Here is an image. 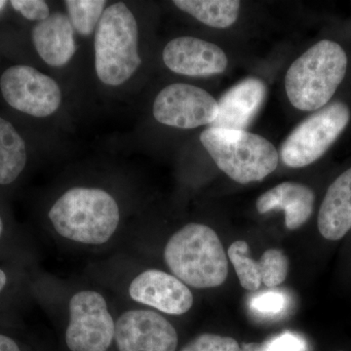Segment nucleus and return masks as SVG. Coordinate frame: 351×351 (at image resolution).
<instances>
[{
    "mask_svg": "<svg viewBox=\"0 0 351 351\" xmlns=\"http://www.w3.org/2000/svg\"><path fill=\"white\" fill-rule=\"evenodd\" d=\"M73 29L89 36L98 27L107 2L104 0H68L64 2Z\"/></svg>",
    "mask_w": 351,
    "mask_h": 351,
    "instance_id": "obj_20",
    "label": "nucleus"
},
{
    "mask_svg": "<svg viewBox=\"0 0 351 351\" xmlns=\"http://www.w3.org/2000/svg\"><path fill=\"white\" fill-rule=\"evenodd\" d=\"M0 351H21L19 346L8 337L0 335Z\"/></svg>",
    "mask_w": 351,
    "mask_h": 351,
    "instance_id": "obj_26",
    "label": "nucleus"
},
{
    "mask_svg": "<svg viewBox=\"0 0 351 351\" xmlns=\"http://www.w3.org/2000/svg\"><path fill=\"white\" fill-rule=\"evenodd\" d=\"M350 119V108L336 101L299 124L280 147L281 160L291 168L311 165L338 140Z\"/></svg>",
    "mask_w": 351,
    "mask_h": 351,
    "instance_id": "obj_6",
    "label": "nucleus"
},
{
    "mask_svg": "<svg viewBox=\"0 0 351 351\" xmlns=\"http://www.w3.org/2000/svg\"><path fill=\"white\" fill-rule=\"evenodd\" d=\"M182 351H240V346L230 337L202 334L184 346Z\"/></svg>",
    "mask_w": 351,
    "mask_h": 351,
    "instance_id": "obj_22",
    "label": "nucleus"
},
{
    "mask_svg": "<svg viewBox=\"0 0 351 351\" xmlns=\"http://www.w3.org/2000/svg\"><path fill=\"white\" fill-rule=\"evenodd\" d=\"M115 323L100 293L82 291L69 302L66 346L71 351H107L114 339Z\"/></svg>",
    "mask_w": 351,
    "mask_h": 351,
    "instance_id": "obj_7",
    "label": "nucleus"
},
{
    "mask_svg": "<svg viewBox=\"0 0 351 351\" xmlns=\"http://www.w3.org/2000/svg\"><path fill=\"white\" fill-rule=\"evenodd\" d=\"M228 256L234 267L239 282L246 290L257 291L262 284V267L260 261L249 255L248 243L244 240L233 242L228 248Z\"/></svg>",
    "mask_w": 351,
    "mask_h": 351,
    "instance_id": "obj_19",
    "label": "nucleus"
},
{
    "mask_svg": "<svg viewBox=\"0 0 351 351\" xmlns=\"http://www.w3.org/2000/svg\"><path fill=\"white\" fill-rule=\"evenodd\" d=\"M178 8L216 29H226L237 22L240 10L237 0H175Z\"/></svg>",
    "mask_w": 351,
    "mask_h": 351,
    "instance_id": "obj_17",
    "label": "nucleus"
},
{
    "mask_svg": "<svg viewBox=\"0 0 351 351\" xmlns=\"http://www.w3.org/2000/svg\"><path fill=\"white\" fill-rule=\"evenodd\" d=\"M200 141L219 169L239 184L263 181L278 165L276 147L257 134L209 127Z\"/></svg>",
    "mask_w": 351,
    "mask_h": 351,
    "instance_id": "obj_4",
    "label": "nucleus"
},
{
    "mask_svg": "<svg viewBox=\"0 0 351 351\" xmlns=\"http://www.w3.org/2000/svg\"><path fill=\"white\" fill-rule=\"evenodd\" d=\"M286 297L281 292L269 291V292L258 293L251 298L249 306L252 311L263 314V315H276L281 313L285 308Z\"/></svg>",
    "mask_w": 351,
    "mask_h": 351,
    "instance_id": "obj_23",
    "label": "nucleus"
},
{
    "mask_svg": "<svg viewBox=\"0 0 351 351\" xmlns=\"http://www.w3.org/2000/svg\"><path fill=\"white\" fill-rule=\"evenodd\" d=\"M11 5L27 20L41 22L50 16L49 7L43 0H12Z\"/></svg>",
    "mask_w": 351,
    "mask_h": 351,
    "instance_id": "obj_25",
    "label": "nucleus"
},
{
    "mask_svg": "<svg viewBox=\"0 0 351 351\" xmlns=\"http://www.w3.org/2000/svg\"><path fill=\"white\" fill-rule=\"evenodd\" d=\"M48 216L61 237L88 245L108 242L120 221L117 201L100 189H69L53 205Z\"/></svg>",
    "mask_w": 351,
    "mask_h": 351,
    "instance_id": "obj_2",
    "label": "nucleus"
},
{
    "mask_svg": "<svg viewBox=\"0 0 351 351\" xmlns=\"http://www.w3.org/2000/svg\"><path fill=\"white\" fill-rule=\"evenodd\" d=\"M32 41L39 56L51 66H63L76 50L75 29L68 16L56 12L32 29Z\"/></svg>",
    "mask_w": 351,
    "mask_h": 351,
    "instance_id": "obj_15",
    "label": "nucleus"
},
{
    "mask_svg": "<svg viewBox=\"0 0 351 351\" xmlns=\"http://www.w3.org/2000/svg\"><path fill=\"white\" fill-rule=\"evenodd\" d=\"M267 351H307L306 339L300 335L285 332L263 343Z\"/></svg>",
    "mask_w": 351,
    "mask_h": 351,
    "instance_id": "obj_24",
    "label": "nucleus"
},
{
    "mask_svg": "<svg viewBox=\"0 0 351 351\" xmlns=\"http://www.w3.org/2000/svg\"><path fill=\"white\" fill-rule=\"evenodd\" d=\"M7 282V277L6 274H4L3 270L0 269V292H1L2 289L4 288V286L6 285Z\"/></svg>",
    "mask_w": 351,
    "mask_h": 351,
    "instance_id": "obj_28",
    "label": "nucleus"
},
{
    "mask_svg": "<svg viewBox=\"0 0 351 351\" xmlns=\"http://www.w3.org/2000/svg\"><path fill=\"white\" fill-rule=\"evenodd\" d=\"M163 61L178 75L210 76L219 75L228 66V57L216 44L193 36L171 40L163 51Z\"/></svg>",
    "mask_w": 351,
    "mask_h": 351,
    "instance_id": "obj_12",
    "label": "nucleus"
},
{
    "mask_svg": "<svg viewBox=\"0 0 351 351\" xmlns=\"http://www.w3.org/2000/svg\"><path fill=\"white\" fill-rule=\"evenodd\" d=\"M267 86L258 78L249 77L230 88L218 103V117L211 128L245 130L262 108Z\"/></svg>",
    "mask_w": 351,
    "mask_h": 351,
    "instance_id": "obj_13",
    "label": "nucleus"
},
{
    "mask_svg": "<svg viewBox=\"0 0 351 351\" xmlns=\"http://www.w3.org/2000/svg\"><path fill=\"white\" fill-rule=\"evenodd\" d=\"M164 258L174 276L193 288H214L225 283L228 258L211 228L189 223L166 244Z\"/></svg>",
    "mask_w": 351,
    "mask_h": 351,
    "instance_id": "obj_1",
    "label": "nucleus"
},
{
    "mask_svg": "<svg viewBox=\"0 0 351 351\" xmlns=\"http://www.w3.org/2000/svg\"><path fill=\"white\" fill-rule=\"evenodd\" d=\"M138 25L121 2L104 11L95 34V66L99 80L110 86L126 82L142 64Z\"/></svg>",
    "mask_w": 351,
    "mask_h": 351,
    "instance_id": "obj_5",
    "label": "nucleus"
},
{
    "mask_svg": "<svg viewBox=\"0 0 351 351\" xmlns=\"http://www.w3.org/2000/svg\"><path fill=\"white\" fill-rule=\"evenodd\" d=\"M134 301L172 315L188 313L193 295L180 279L158 269H149L136 277L129 287Z\"/></svg>",
    "mask_w": 351,
    "mask_h": 351,
    "instance_id": "obj_11",
    "label": "nucleus"
},
{
    "mask_svg": "<svg viewBox=\"0 0 351 351\" xmlns=\"http://www.w3.org/2000/svg\"><path fill=\"white\" fill-rule=\"evenodd\" d=\"M240 351H267L263 343H244Z\"/></svg>",
    "mask_w": 351,
    "mask_h": 351,
    "instance_id": "obj_27",
    "label": "nucleus"
},
{
    "mask_svg": "<svg viewBox=\"0 0 351 351\" xmlns=\"http://www.w3.org/2000/svg\"><path fill=\"white\" fill-rule=\"evenodd\" d=\"M314 200L315 195L308 186L299 182H285L263 193L258 198L257 210L260 214L283 210L286 228L295 230L311 218Z\"/></svg>",
    "mask_w": 351,
    "mask_h": 351,
    "instance_id": "obj_14",
    "label": "nucleus"
},
{
    "mask_svg": "<svg viewBox=\"0 0 351 351\" xmlns=\"http://www.w3.org/2000/svg\"><path fill=\"white\" fill-rule=\"evenodd\" d=\"M0 89L11 107L34 117H49L61 105L59 85L32 66L6 69L0 78Z\"/></svg>",
    "mask_w": 351,
    "mask_h": 351,
    "instance_id": "obj_8",
    "label": "nucleus"
},
{
    "mask_svg": "<svg viewBox=\"0 0 351 351\" xmlns=\"http://www.w3.org/2000/svg\"><path fill=\"white\" fill-rule=\"evenodd\" d=\"M262 267V282L267 287H276L285 281L289 263L285 254L278 249H269L260 258Z\"/></svg>",
    "mask_w": 351,
    "mask_h": 351,
    "instance_id": "obj_21",
    "label": "nucleus"
},
{
    "mask_svg": "<svg viewBox=\"0 0 351 351\" xmlns=\"http://www.w3.org/2000/svg\"><path fill=\"white\" fill-rule=\"evenodd\" d=\"M351 228V168L328 189L318 214V230L324 239L339 240Z\"/></svg>",
    "mask_w": 351,
    "mask_h": 351,
    "instance_id": "obj_16",
    "label": "nucleus"
},
{
    "mask_svg": "<svg viewBox=\"0 0 351 351\" xmlns=\"http://www.w3.org/2000/svg\"><path fill=\"white\" fill-rule=\"evenodd\" d=\"M218 101L202 88L174 83L161 90L154 104L159 123L180 129H193L213 123Z\"/></svg>",
    "mask_w": 351,
    "mask_h": 351,
    "instance_id": "obj_9",
    "label": "nucleus"
},
{
    "mask_svg": "<svg viewBox=\"0 0 351 351\" xmlns=\"http://www.w3.org/2000/svg\"><path fill=\"white\" fill-rule=\"evenodd\" d=\"M114 339L119 351H176L178 334L162 315L136 309L122 314L115 324Z\"/></svg>",
    "mask_w": 351,
    "mask_h": 351,
    "instance_id": "obj_10",
    "label": "nucleus"
},
{
    "mask_svg": "<svg viewBox=\"0 0 351 351\" xmlns=\"http://www.w3.org/2000/svg\"><path fill=\"white\" fill-rule=\"evenodd\" d=\"M348 69L346 51L339 43L322 40L291 64L285 76L290 103L302 112H314L326 106Z\"/></svg>",
    "mask_w": 351,
    "mask_h": 351,
    "instance_id": "obj_3",
    "label": "nucleus"
},
{
    "mask_svg": "<svg viewBox=\"0 0 351 351\" xmlns=\"http://www.w3.org/2000/svg\"><path fill=\"white\" fill-rule=\"evenodd\" d=\"M5 1H0V10H1V9L3 8L4 6H5Z\"/></svg>",
    "mask_w": 351,
    "mask_h": 351,
    "instance_id": "obj_30",
    "label": "nucleus"
},
{
    "mask_svg": "<svg viewBox=\"0 0 351 351\" xmlns=\"http://www.w3.org/2000/svg\"><path fill=\"white\" fill-rule=\"evenodd\" d=\"M2 232H3V223H2L1 217H0V237H1Z\"/></svg>",
    "mask_w": 351,
    "mask_h": 351,
    "instance_id": "obj_29",
    "label": "nucleus"
},
{
    "mask_svg": "<svg viewBox=\"0 0 351 351\" xmlns=\"http://www.w3.org/2000/svg\"><path fill=\"white\" fill-rule=\"evenodd\" d=\"M27 163V149L23 138L12 124L0 117V184L15 181Z\"/></svg>",
    "mask_w": 351,
    "mask_h": 351,
    "instance_id": "obj_18",
    "label": "nucleus"
}]
</instances>
